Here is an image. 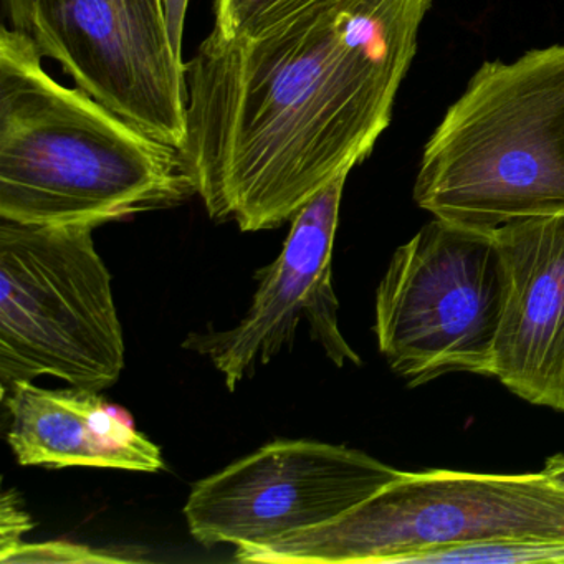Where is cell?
Masks as SVG:
<instances>
[{
  "label": "cell",
  "mask_w": 564,
  "mask_h": 564,
  "mask_svg": "<svg viewBox=\"0 0 564 564\" xmlns=\"http://www.w3.org/2000/svg\"><path fill=\"white\" fill-rule=\"evenodd\" d=\"M402 474L358 448L275 441L197 481L184 517L204 546H260L336 520Z\"/></svg>",
  "instance_id": "7"
},
{
  "label": "cell",
  "mask_w": 564,
  "mask_h": 564,
  "mask_svg": "<svg viewBox=\"0 0 564 564\" xmlns=\"http://www.w3.org/2000/svg\"><path fill=\"white\" fill-rule=\"evenodd\" d=\"M4 9L12 29L31 34L32 19H34V0H4Z\"/></svg>",
  "instance_id": "16"
},
{
  "label": "cell",
  "mask_w": 564,
  "mask_h": 564,
  "mask_svg": "<svg viewBox=\"0 0 564 564\" xmlns=\"http://www.w3.org/2000/svg\"><path fill=\"white\" fill-rule=\"evenodd\" d=\"M124 339L94 229L0 219V392L41 376L101 392Z\"/></svg>",
  "instance_id": "5"
},
{
  "label": "cell",
  "mask_w": 564,
  "mask_h": 564,
  "mask_svg": "<svg viewBox=\"0 0 564 564\" xmlns=\"http://www.w3.org/2000/svg\"><path fill=\"white\" fill-rule=\"evenodd\" d=\"M313 0H214L213 34L250 37L295 14Z\"/></svg>",
  "instance_id": "13"
},
{
  "label": "cell",
  "mask_w": 564,
  "mask_h": 564,
  "mask_svg": "<svg viewBox=\"0 0 564 564\" xmlns=\"http://www.w3.org/2000/svg\"><path fill=\"white\" fill-rule=\"evenodd\" d=\"M494 237L503 270L494 378L564 412V217L513 220Z\"/></svg>",
  "instance_id": "10"
},
{
  "label": "cell",
  "mask_w": 564,
  "mask_h": 564,
  "mask_svg": "<svg viewBox=\"0 0 564 564\" xmlns=\"http://www.w3.org/2000/svg\"><path fill=\"white\" fill-rule=\"evenodd\" d=\"M28 32L0 28V219L97 227L196 196L183 153L42 65Z\"/></svg>",
  "instance_id": "2"
},
{
  "label": "cell",
  "mask_w": 564,
  "mask_h": 564,
  "mask_svg": "<svg viewBox=\"0 0 564 564\" xmlns=\"http://www.w3.org/2000/svg\"><path fill=\"white\" fill-rule=\"evenodd\" d=\"M431 0H313L184 62L181 153L210 219L275 229L368 158L417 48Z\"/></svg>",
  "instance_id": "1"
},
{
  "label": "cell",
  "mask_w": 564,
  "mask_h": 564,
  "mask_svg": "<svg viewBox=\"0 0 564 564\" xmlns=\"http://www.w3.org/2000/svg\"><path fill=\"white\" fill-rule=\"evenodd\" d=\"M346 180L329 183L295 214L282 252L257 273L259 289L239 325L191 336L184 343L210 359L230 391L283 349L292 348L302 322L335 366H361L339 329V303L333 289V249Z\"/></svg>",
  "instance_id": "9"
},
{
  "label": "cell",
  "mask_w": 564,
  "mask_h": 564,
  "mask_svg": "<svg viewBox=\"0 0 564 564\" xmlns=\"http://www.w3.org/2000/svg\"><path fill=\"white\" fill-rule=\"evenodd\" d=\"M414 200L484 230L564 217V45L474 75L425 147Z\"/></svg>",
  "instance_id": "3"
},
{
  "label": "cell",
  "mask_w": 564,
  "mask_h": 564,
  "mask_svg": "<svg viewBox=\"0 0 564 564\" xmlns=\"http://www.w3.org/2000/svg\"><path fill=\"white\" fill-rule=\"evenodd\" d=\"M564 536V490L536 474L404 471L348 513L260 546L259 564H414L457 544Z\"/></svg>",
  "instance_id": "4"
},
{
  "label": "cell",
  "mask_w": 564,
  "mask_h": 564,
  "mask_svg": "<svg viewBox=\"0 0 564 564\" xmlns=\"http://www.w3.org/2000/svg\"><path fill=\"white\" fill-rule=\"evenodd\" d=\"M127 557L105 553L101 550L68 543V541H48V543H22L0 563H124Z\"/></svg>",
  "instance_id": "14"
},
{
  "label": "cell",
  "mask_w": 564,
  "mask_h": 564,
  "mask_svg": "<svg viewBox=\"0 0 564 564\" xmlns=\"http://www.w3.org/2000/svg\"><path fill=\"white\" fill-rule=\"evenodd\" d=\"M31 35L77 87L181 150L186 61L171 37L166 0H34Z\"/></svg>",
  "instance_id": "8"
},
{
  "label": "cell",
  "mask_w": 564,
  "mask_h": 564,
  "mask_svg": "<svg viewBox=\"0 0 564 564\" xmlns=\"http://www.w3.org/2000/svg\"><path fill=\"white\" fill-rule=\"evenodd\" d=\"M564 564L563 538H521V540L485 541L457 544L421 554L414 564Z\"/></svg>",
  "instance_id": "12"
},
{
  "label": "cell",
  "mask_w": 564,
  "mask_h": 564,
  "mask_svg": "<svg viewBox=\"0 0 564 564\" xmlns=\"http://www.w3.org/2000/svg\"><path fill=\"white\" fill-rule=\"evenodd\" d=\"M9 445L21 465L164 470L163 452L121 421L98 392L19 382L4 395Z\"/></svg>",
  "instance_id": "11"
},
{
  "label": "cell",
  "mask_w": 564,
  "mask_h": 564,
  "mask_svg": "<svg viewBox=\"0 0 564 564\" xmlns=\"http://www.w3.org/2000/svg\"><path fill=\"white\" fill-rule=\"evenodd\" d=\"M501 305L494 230L435 217L395 250L376 290L379 351L411 388L451 372L494 378Z\"/></svg>",
  "instance_id": "6"
},
{
  "label": "cell",
  "mask_w": 564,
  "mask_h": 564,
  "mask_svg": "<svg viewBox=\"0 0 564 564\" xmlns=\"http://www.w3.org/2000/svg\"><path fill=\"white\" fill-rule=\"evenodd\" d=\"M541 474L551 481V484L564 490V454L551 455L544 462L543 470Z\"/></svg>",
  "instance_id": "17"
},
{
  "label": "cell",
  "mask_w": 564,
  "mask_h": 564,
  "mask_svg": "<svg viewBox=\"0 0 564 564\" xmlns=\"http://www.w3.org/2000/svg\"><path fill=\"white\" fill-rule=\"evenodd\" d=\"M34 528L18 491L6 490L0 501V560L21 546L22 534Z\"/></svg>",
  "instance_id": "15"
}]
</instances>
